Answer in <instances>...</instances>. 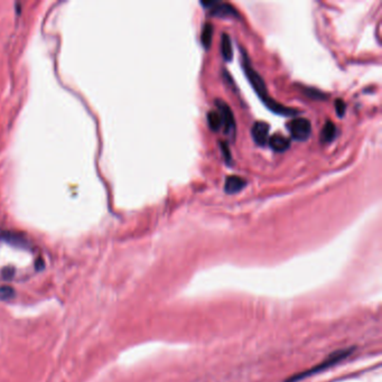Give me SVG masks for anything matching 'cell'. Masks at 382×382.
Instances as JSON below:
<instances>
[{"mask_svg": "<svg viewBox=\"0 0 382 382\" xmlns=\"http://www.w3.org/2000/svg\"><path fill=\"white\" fill-rule=\"evenodd\" d=\"M242 69L244 71V74L246 78H248L251 86L254 87V90L258 95V97L260 98L261 101L267 105V108L269 110H272L273 113L280 115V116H288V117H295L299 114V111L289 108V107H285V105L280 104L279 102L275 101V100L269 96L268 90L266 83H264L263 79L260 76V74L258 73L256 70L252 68L249 56L246 55V53L242 51Z\"/></svg>", "mask_w": 382, "mask_h": 382, "instance_id": "6da1fadb", "label": "cell"}, {"mask_svg": "<svg viewBox=\"0 0 382 382\" xmlns=\"http://www.w3.org/2000/svg\"><path fill=\"white\" fill-rule=\"evenodd\" d=\"M352 351H353V349H344V350H340V351L334 352V353H332L330 356L326 357L324 361L321 362L319 366H316V367L311 368L309 370H306V371L294 375V377L288 379L287 382H297V381L302 380L304 378L309 377V375H313V374H316V373H319L321 371H324V370L335 366L336 363L344 360L345 357H348L351 354Z\"/></svg>", "mask_w": 382, "mask_h": 382, "instance_id": "7a4b0ae2", "label": "cell"}, {"mask_svg": "<svg viewBox=\"0 0 382 382\" xmlns=\"http://www.w3.org/2000/svg\"><path fill=\"white\" fill-rule=\"evenodd\" d=\"M288 130L293 139L297 142H305L310 137L311 125L306 118H295L288 123Z\"/></svg>", "mask_w": 382, "mask_h": 382, "instance_id": "3957f363", "label": "cell"}, {"mask_svg": "<svg viewBox=\"0 0 382 382\" xmlns=\"http://www.w3.org/2000/svg\"><path fill=\"white\" fill-rule=\"evenodd\" d=\"M217 113L220 114L222 119V126L224 129V132L228 136H234L236 133V120H234V115L232 113L231 108L229 107L227 102L221 99H217L215 101Z\"/></svg>", "mask_w": 382, "mask_h": 382, "instance_id": "277c9868", "label": "cell"}, {"mask_svg": "<svg viewBox=\"0 0 382 382\" xmlns=\"http://www.w3.org/2000/svg\"><path fill=\"white\" fill-rule=\"evenodd\" d=\"M201 5L205 9H210L211 15L219 18H227V17H236L238 18L239 14L230 4L220 3V2H201Z\"/></svg>", "mask_w": 382, "mask_h": 382, "instance_id": "5b68a950", "label": "cell"}, {"mask_svg": "<svg viewBox=\"0 0 382 382\" xmlns=\"http://www.w3.org/2000/svg\"><path fill=\"white\" fill-rule=\"evenodd\" d=\"M251 136L258 146H266L269 139V125L267 122L257 121L251 129Z\"/></svg>", "mask_w": 382, "mask_h": 382, "instance_id": "8992f818", "label": "cell"}, {"mask_svg": "<svg viewBox=\"0 0 382 382\" xmlns=\"http://www.w3.org/2000/svg\"><path fill=\"white\" fill-rule=\"evenodd\" d=\"M246 185V181L244 178L239 177L237 175L228 176L224 184V191L228 194H236L242 191Z\"/></svg>", "mask_w": 382, "mask_h": 382, "instance_id": "52a82bcc", "label": "cell"}, {"mask_svg": "<svg viewBox=\"0 0 382 382\" xmlns=\"http://www.w3.org/2000/svg\"><path fill=\"white\" fill-rule=\"evenodd\" d=\"M268 145L275 151L284 152L290 147V140L285 136H281V134H274V136L269 137Z\"/></svg>", "mask_w": 382, "mask_h": 382, "instance_id": "ba28073f", "label": "cell"}, {"mask_svg": "<svg viewBox=\"0 0 382 382\" xmlns=\"http://www.w3.org/2000/svg\"><path fill=\"white\" fill-rule=\"evenodd\" d=\"M335 137H336V127H335V125L331 120H328L325 122L324 127L322 129L321 142L323 144H328L333 142Z\"/></svg>", "mask_w": 382, "mask_h": 382, "instance_id": "9c48e42d", "label": "cell"}, {"mask_svg": "<svg viewBox=\"0 0 382 382\" xmlns=\"http://www.w3.org/2000/svg\"><path fill=\"white\" fill-rule=\"evenodd\" d=\"M221 53L222 56L224 58L226 61H232L233 58V46L230 36L227 33L222 35V39H221Z\"/></svg>", "mask_w": 382, "mask_h": 382, "instance_id": "30bf717a", "label": "cell"}, {"mask_svg": "<svg viewBox=\"0 0 382 382\" xmlns=\"http://www.w3.org/2000/svg\"><path fill=\"white\" fill-rule=\"evenodd\" d=\"M208 123L211 130L215 132L220 131L221 128L223 127L221 116L217 111H210L208 114Z\"/></svg>", "mask_w": 382, "mask_h": 382, "instance_id": "8fae6325", "label": "cell"}, {"mask_svg": "<svg viewBox=\"0 0 382 382\" xmlns=\"http://www.w3.org/2000/svg\"><path fill=\"white\" fill-rule=\"evenodd\" d=\"M213 31H214L213 25L210 24V23H207V24L203 26L202 34H201V42L205 49H209L211 43H212Z\"/></svg>", "mask_w": 382, "mask_h": 382, "instance_id": "7c38bea8", "label": "cell"}, {"mask_svg": "<svg viewBox=\"0 0 382 382\" xmlns=\"http://www.w3.org/2000/svg\"><path fill=\"white\" fill-rule=\"evenodd\" d=\"M15 297L14 288L10 286H2L0 287V301H10Z\"/></svg>", "mask_w": 382, "mask_h": 382, "instance_id": "4fadbf2b", "label": "cell"}, {"mask_svg": "<svg viewBox=\"0 0 382 382\" xmlns=\"http://www.w3.org/2000/svg\"><path fill=\"white\" fill-rule=\"evenodd\" d=\"M334 104H335V111H336V115L342 118V117L345 115V111H346L345 102L343 101L342 99H338V100H335Z\"/></svg>", "mask_w": 382, "mask_h": 382, "instance_id": "5bb4252c", "label": "cell"}, {"mask_svg": "<svg viewBox=\"0 0 382 382\" xmlns=\"http://www.w3.org/2000/svg\"><path fill=\"white\" fill-rule=\"evenodd\" d=\"M220 148H221L223 157H224V160H226L227 164H229V165H230L231 162H232V156H231V151H230V148H229V146L226 145L224 143H221L220 144Z\"/></svg>", "mask_w": 382, "mask_h": 382, "instance_id": "9a60e30c", "label": "cell"}, {"mask_svg": "<svg viewBox=\"0 0 382 382\" xmlns=\"http://www.w3.org/2000/svg\"><path fill=\"white\" fill-rule=\"evenodd\" d=\"M306 95H307L308 97L315 98V99H320V100L324 99V98L326 97V96L324 95V93H322V92H320V91H316L315 89H307V90H306Z\"/></svg>", "mask_w": 382, "mask_h": 382, "instance_id": "2e32d148", "label": "cell"}]
</instances>
